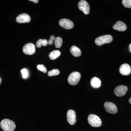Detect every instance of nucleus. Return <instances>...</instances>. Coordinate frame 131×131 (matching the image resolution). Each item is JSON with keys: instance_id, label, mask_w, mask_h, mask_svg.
Instances as JSON below:
<instances>
[{"instance_id": "obj_28", "label": "nucleus", "mask_w": 131, "mask_h": 131, "mask_svg": "<svg viewBox=\"0 0 131 131\" xmlns=\"http://www.w3.org/2000/svg\"></svg>"}, {"instance_id": "obj_17", "label": "nucleus", "mask_w": 131, "mask_h": 131, "mask_svg": "<svg viewBox=\"0 0 131 131\" xmlns=\"http://www.w3.org/2000/svg\"><path fill=\"white\" fill-rule=\"evenodd\" d=\"M48 44V41L46 39H39L37 41L36 46L38 48H40L42 46H46Z\"/></svg>"}, {"instance_id": "obj_5", "label": "nucleus", "mask_w": 131, "mask_h": 131, "mask_svg": "<svg viewBox=\"0 0 131 131\" xmlns=\"http://www.w3.org/2000/svg\"><path fill=\"white\" fill-rule=\"evenodd\" d=\"M78 7L81 11L83 12L84 14H89L90 10L89 5L87 2L84 0L80 1L78 3Z\"/></svg>"}, {"instance_id": "obj_9", "label": "nucleus", "mask_w": 131, "mask_h": 131, "mask_svg": "<svg viewBox=\"0 0 131 131\" xmlns=\"http://www.w3.org/2000/svg\"><path fill=\"white\" fill-rule=\"evenodd\" d=\"M127 90L128 88L126 86L119 85L115 89L114 93L116 96L121 97L125 95Z\"/></svg>"}, {"instance_id": "obj_2", "label": "nucleus", "mask_w": 131, "mask_h": 131, "mask_svg": "<svg viewBox=\"0 0 131 131\" xmlns=\"http://www.w3.org/2000/svg\"><path fill=\"white\" fill-rule=\"evenodd\" d=\"M81 75L80 73L74 71L70 74L68 78L69 84L73 86L77 85L80 81Z\"/></svg>"}, {"instance_id": "obj_1", "label": "nucleus", "mask_w": 131, "mask_h": 131, "mask_svg": "<svg viewBox=\"0 0 131 131\" xmlns=\"http://www.w3.org/2000/svg\"><path fill=\"white\" fill-rule=\"evenodd\" d=\"M0 125L2 129L4 131H14L16 128L15 122L7 119L2 121Z\"/></svg>"}, {"instance_id": "obj_22", "label": "nucleus", "mask_w": 131, "mask_h": 131, "mask_svg": "<svg viewBox=\"0 0 131 131\" xmlns=\"http://www.w3.org/2000/svg\"><path fill=\"white\" fill-rule=\"evenodd\" d=\"M21 72L22 75V77L24 79L27 78L28 76V71L27 69H24L21 70Z\"/></svg>"}, {"instance_id": "obj_23", "label": "nucleus", "mask_w": 131, "mask_h": 131, "mask_svg": "<svg viewBox=\"0 0 131 131\" xmlns=\"http://www.w3.org/2000/svg\"><path fill=\"white\" fill-rule=\"evenodd\" d=\"M55 39H56V37L54 35H51L50 37L49 41H48V44L50 45H52L54 43V41L55 40Z\"/></svg>"}, {"instance_id": "obj_26", "label": "nucleus", "mask_w": 131, "mask_h": 131, "mask_svg": "<svg viewBox=\"0 0 131 131\" xmlns=\"http://www.w3.org/2000/svg\"><path fill=\"white\" fill-rule=\"evenodd\" d=\"M129 102L131 104V97L130 98V99H129Z\"/></svg>"}, {"instance_id": "obj_6", "label": "nucleus", "mask_w": 131, "mask_h": 131, "mask_svg": "<svg viewBox=\"0 0 131 131\" xmlns=\"http://www.w3.org/2000/svg\"><path fill=\"white\" fill-rule=\"evenodd\" d=\"M23 52L27 55H31L35 52V45L32 43H28L24 46L23 48Z\"/></svg>"}, {"instance_id": "obj_14", "label": "nucleus", "mask_w": 131, "mask_h": 131, "mask_svg": "<svg viewBox=\"0 0 131 131\" xmlns=\"http://www.w3.org/2000/svg\"><path fill=\"white\" fill-rule=\"evenodd\" d=\"M70 51L72 55L75 57H79L81 55V50L75 46H73L71 47Z\"/></svg>"}, {"instance_id": "obj_3", "label": "nucleus", "mask_w": 131, "mask_h": 131, "mask_svg": "<svg viewBox=\"0 0 131 131\" xmlns=\"http://www.w3.org/2000/svg\"><path fill=\"white\" fill-rule=\"evenodd\" d=\"M88 121L91 126L98 127L102 125V121L99 117L95 114L89 115L88 117Z\"/></svg>"}, {"instance_id": "obj_15", "label": "nucleus", "mask_w": 131, "mask_h": 131, "mask_svg": "<svg viewBox=\"0 0 131 131\" xmlns=\"http://www.w3.org/2000/svg\"><path fill=\"white\" fill-rule=\"evenodd\" d=\"M91 86L94 88H98L100 87L101 81L99 78L96 77L93 78L90 81Z\"/></svg>"}, {"instance_id": "obj_27", "label": "nucleus", "mask_w": 131, "mask_h": 131, "mask_svg": "<svg viewBox=\"0 0 131 131\" xmlns=\"http://www.w3.org/2000/svg\"><path fill=\"white\" fill-rule=\"evenodd\" d=\"M2 81V78H1V77H0V85H1V83Z\"/></svg>"}, {"instance_id": "obj_11", "label": "nucleus", "mask_w": 131, "mask_h": 131, "mask_svg": "<svg viewBox=\"0 0 131 131\" xmlns=\"http://www.w3.org/2000/svg\"><path fill=\"white\" fill-rule=\"evenodd\" d=\"M16 21L19 24L29 23L31 20V18L28 14L23 13L19 15L16 18Z\"/></svg>"}, {"instance_id": "obj_18", "label": "nucleus", "mask_w": 131, "mask_h": 131, "mask_svg": "<svg viewBox=\"0 0 131 131\" xmlns=\"http://www.w3.org/2000/svg\"><path fill=\"white\" fill-rule=\"evenodd\" d=\"M54 43L55 46L57 48H60L62 46L63 43V40L62 38L60 37L56 38L54 41Z\"/></svg>"}, {"instance_id": "obj_8", "label": "nucleus", "mask_w": 131, "mask_h": 131, "mask_svg": "<svg viewBox=\"0 0 131 131\" xmlns=\"http://www.w3.org/2000/svg\"><path fill=\"white\" fill-rule=\"evenodd\" d=\"M104 106L106 111L109 113L115 114L117 113L118 112L117 106L112 102H105Z\"/></svg>"}, {"instance_id": "obj_16", "label": "nucleus", "mask_w": 131, "mask_h": 131, "mask_svg": "<svg viewBox=\"0 0 131 131\" xmlns=\"http://www.w3.org/2000/svg\"><path fill=\"white\" fill-rule=\"evenodd\" d=\"M61 55V52L58 50H55L51 52L49 54V58L51 60L56 59Z\"/></svg>"}, {"instance_id": "obj_10", "label": "nucleus", "mask_w": 131, "mask_h": 131, "mask_svg": "<svg viewBox=\"0 0 131 131\" xmlns=\"http://www.w3.org/2000/svg\"><path fill=\"white\" fill-rule=\"evenodd\" d=\"M67 121L71 125H74L76 122V116L75 112L74 110H68L67 114Z\"/></svg>"}, {"instance_id": "obj_7", "label": "nucleus", "mask_w": 131, "mask_h": 131, "mask_svg": "<svg viewBox=\"0 0 131 131\" xmlns=\"http://www.w3.org/2000/svg\"><path fill=\"white\" fill-rule=\"evenodd\" d=\"M59 25L65 29H71L74 27L73 22L70 20L66 19H62L59 22Z\"/></svg>"}, {"instance_id": "obj_20", "label": "nucleus", "mask_w": 131, "mask_h": 131, "mask_svg": "<svg viewBox=\"0 0 131 131\" xmlns=\"http://www.w3.org/2000/svg\"><path fill=\"white\" fill-rule=\"evenodd\" d=\"M122 3L125 7L127 8H131V0H123Z\"/></svg>"}, {"instance_id": "obj_19", "label": "nucleus", "mask_w": 131, "mask_h": 131, "mask_svg": "<svg viewBox=\"0 0 131 131\" xmlns=\"http://www.w3.org/2000/svg\"><path fill=\"white\" fill-rule=\"evenodd\" d=\"M60 74V71L59 70L57 69H53L50 71L48 73V75L49 76L51 77L53 76L57 75Z\"/></svg>"}, {"instance_id": "obj_4", "label": "nucleus", "mask_w": 131, "mask_h": 131, "mask_svg": "<svg viewBox=\"0 0 131 131\" xmlns=\"http://www.w3.org/2000/svg\"><path fill=\"white\" fill-rule=\"evenodd\" d=\"M113 37L110 35H103L96 38L95 43L98 46H101L104 44L112 42Z\"/></svg>"}, {"instance_id": "obj_25", "label": "nucleus", "mask_w": 131, "mask_h": 131, "mask_svg": "<svg viewBox=\"0 0 131 131\" xmlns=\"http://www.w3.org/2000/svg\"><path fill=\"white\" fill-rule=\"evenodd\" d=\"M129 50H130V52L131 53V43L129 45Z\"/></svg>"}, {"instance_id": "obj_24", "label": "nucleus", "mask_w": 131, "mask_h": 131, "mask_svg": "<svg viewBox=\"0 0 131 131\" xmlns=\"http://www.w3.org/2000/svg\"><path fill=\"white\" fill-rule=\"evenodd\" d=\"M30 1L33 2L35 3H37L39 1L38 0H30Z\"/></svg>"}, {"instance_id": "obj_13", "label": "nucleus", "mask_w": 131, "mask_h": 131, "mask_svg": "<svg viewBox=\"0 0 131 131\" xmlns=\"http://www.w3.org/2000/svg\"><path fill=\"white\" fill-rule=\"evenodd\" d=\"M113 28L117 31H124L126 30L127 26L124 22L122 21H118L113 26Z\"/></svg>"}, {"instance_id": "obj_12", "label": "nucleus", "mask_w": 131, "mask_h": 131, "mask_svg": "<svg viewBox=\"0 0 131 131\" xmlns=\"http://www.w3.org/2000/svg\"><path fill=\"white\" fill-rule=\"evenodd\" d=\"M119 72L124 75H128L131 72L130 66L128 64H123L120 67Z\"/></svg>"}, {"instance_id": "obj_21", "label": "nucleus", "mask_w": 131, "mask_h": 131, "mask_svg": "<svg viewBox=\"0 0 131 131\" xmlns=\"http://www.w3.org/2000/svg\"><path fill=\"white\" fill-rule=\"evenodd\" d=\"M37 68L38 70L42 71L43 73H46L47 72V70L45 66L43 64H38L37 66Z\"/></svg>"}]
</instances>
